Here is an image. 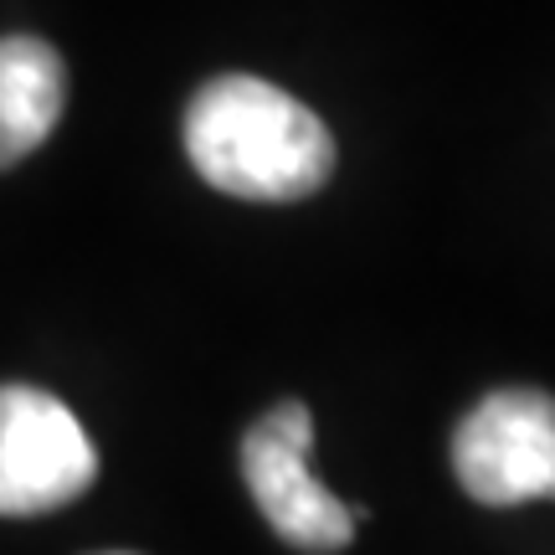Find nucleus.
Segmentation results:
<instances>
[{"label":"nucleus","instance_id":"obj_6","mask_svg":"<svg viewBox=\"0 0 555 555\" xmlns=\"http://www.w3.org/2000/svg\"><path fill=\"white\" fill-rule=\"evenodd\" d=\"M103 555H134V551H103Z\"/></svg>","mask_w":555,"mask_h":555},{"label":"nucleus","instance_id":"obj_1","mask_svg":"<svg viewBox=\"0 0 555 555\" xmlns=\"http://www.w3.org/2000/svg\"><path fill=\"white\" fill-rule=\"evenodd\" d=\"M185 155L221 196L304 201L335 170V139L294 93L227 73L206 82L185 108Z\"/></svg>","mask_w":555,"mask_h":555},{"label":"nucleus","instance_id":"obj_2","mask_svg":"<svg viewBox=\"0 0 555 555\" xmlns=\"http://www.w3.org/2000/svg\"><path fill=\"white\" fill-rule=\"evenodd\" d=\"M309 448H314V416L304 401H278L262 412L242 437V474L258 499L262 519L273 525L278 540H288L304 555H335L356 540V515L365 509L339 504L314 474H309Z\"/></svg>","mask_w":555,"mask_h":555},{"label":"nucleus","instance_id":"obj_4","mask_svg":"<svg viewBox=\"0 0 555 555\" xmlns=\"http://www.w3.org/2000/svg\"><path fill=\"white\" fill-rule=\"evenodd\" d=\"M99 453L73 406L41 386H0V515L31 519L88 494Z\"/></svg>","mask_w":555,"mask_h":555},{"label":"nucleus","instance_id":"obj_5","mask_svg":"<svg viewBox=\"0 0 555 555\" xmlns=\"http://www.w3.org/2000/svg\"><path fill=\"white\" fill-rule=\"evenodd\" d=\"M67 103V67L41 37H0V170L41 150Z\"/></svg>","mask_w":555,"mask_h":555},{"label":"nucleus","instance_id":"obj_3","mask_svg":"<svg viewBox=\"0 0 555 555\" xmlns=\"http://www.w3.org/2000/svg\"><path fill=\"white\" fill-rule=\"evenodd\" d=\"M453 474L489 509L555 499V397L535 386L489 391L457 422Z\"/></svg>","mask_w":555,"mask_h":555}]
</instances>
